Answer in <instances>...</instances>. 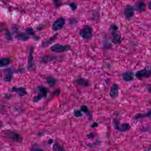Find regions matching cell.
Returning a JSON list of instances; mask_svg holds the SVG:
<instances>
[{
    "mask_svg": "<svg viewBox=\"0 0 151 151\" xmlns=\"http://www.w3.org/2000/svg\"><path fill=\"white\" fill-rule=\"evenodd\" d=\"M43 98H44L42 95L40 94V93H38L37 96H35L33 98V102H34V103L35 104V103H37L40 102Z\"/></svg>",
    "mask_w": 151,
    "mask_h": 151,
    "instance_id": "d4e9b609",
    "label": "cell"
},
{
    "mask_svg": "<svg viewBox=\"0 0 151 151\" xmlns=\"http://www.w3.org/2000/svg\"><path fill=\"white\" fill-rule=\"evenodd\" d=\"M73 114H74L75 117H77V118L81 117L83 115L82 112L80 110H74V112H73Z\"/></svg>",
    "mask_w": 151,
    "mask_h": 151,
    "instance_id": "4316f807",
    "label": "cell"
},
{
    "mask_svg": "<svg viewBox=\"0 0 151 151\" xmlns=\"http://www.w3.org/2000/svg\"><path fill=\"white\" fill-rule=\"evenodd\" d=\"M145 7H146V5H145L144 2L142 1H140L136 4L134 7V9L135 11H136L138 12H142L144 11Z\"/></svg>",
    "mask_w": 151,
    "mask_h": 151,
    "instance_id": "9a60e30c",
    "label": "cell"
},
{
    "mask_svg": "<svg viewBox=\"0 0 151 151\" xmlns=\"http://www.w3.org/2000/svg\"><path fill=\"white\" fill-rule=\"evenodd\" d=\"M47 83L51 88H53L56 84L57 80L52 76H48L46 78Z\"/></svg>",
    "mask_w": 151,
    "mask_h": 151,
    "instance_id": "d6986e66",
    "label": "cell"
},
{
    "mask_svg": "<svg viewBox=\"0 0 151 151\" xmlns=\"http://www.w3.org/2000/svg\"><path fill=\"white\" fill-rule=\"evenodd\" d=\"M10 59L9 58H4L0 59V67H5L10 63Z\"/></svg>",
    "mask_w": 151,
    "mask_h": 151,
    "instance_id": "603a6c76",
    "label": "cell"
},
{
    "mask_svg": "<svg viewBox=\"0 0 151 151\" xmlns=\"http://www.w3.org/2000/svg\"><path fill=\"white\" fill-rule=\"evenodd\" d=\"M113 125L114 128L120 132H127L131 129V126L129 123H120L116 119L114 120Z\"/></svg>",
    "mask_w": 151,
    "mask_h": 151,
    "instance_id": "5b68a950",
    "label": "cell"
},
{
    "mask_svg": "<svg viewBox=\"0 0 151 151\" xmlns=\"http://www.w3.org/2000/svg\"><path fill=\"white\" fill-rule=\"evenodd\" d=\"M16 38L17 40H19L23 41H27L29 39V37L28 35L26 34V33H19L16 35Z\"/></svg>",
    "mask_w": 151,
    "mask_h": 151,
    "instance_id": "ffe728a7",
    "label": "cell"
},
{
    "mask_svg": "<svg viewBox=\"0 0 151 151\" xmlns=\"http://www.w3.org/2000/svg\"><path fill=\"white\" fill-rule=\"evenodd\" d=\"M135 74L134 73L130 71L125 72L122 73V78L124 81L129 82L134 80Z\"/></svg>",
    "mask_w": 151,
    "mask_h": 151,
    "instance_id": "7c38bea8",
    "label": "cell"
},
{
    "mask_svg": "<svg viewBox=\"0 0 151 151\" xmlns=\"http://www.w3.org/2000/svg\"><path fill=\"white\" fill-rule=\"evenodd\" d=\"M97 126V123H93V125H92V126H91V127H96Z\"/></svg>",
    "mask_w": 151,
    "mask_h": 151,
    "instance_id": "f546056e",
    "label": "cell"
},
{
    "mask_svg": "<svg viewBox=\"0 0 151 151\" xmlns=\"http://www.w3.org/2000/svg\"><path fill=\"white\" fill-rule=\"evenodd\" d=\"M7 137L10 140L18 143H20L23 141V138L21 135L16 132H8L7 133Z\"/></svg>",
    "mask_w": 151,
    "mask_h": 151,
    "instance_id": "ba28073f",
    "label": "cell"
},
{
    "mask_svg": "<svg viewBox=\"0 0 151 151\" xmlns=\"http://www.w3.org/2000/svg\"><path fill=\"white\" fill-rule=\"evenodd\" d=\"M148 151V150H144V151Z\"/></svg>",
    "mask_w": 151,
    "mask_h": 151,
    "instance_id": "1f68e13d",
    "label": "cell"
},
{
    "mask_svg": "<svg viewBox=\"0 0 151 151\" xmlns=\"http://www.w3.org/2000/svg\"><path fill=\"white\" fill-rule=\"evenodd\" d=\"M119 87L118 84L114 83L110 89V97L112 99H116L119 96Z\"/></svg>",
    "mask_w": 151,
    "mask_h": 151,
    "instance_id": "30bf717a",
    "label": "cell"
},
{
    "mask_svg": "<svg viewBox=\"0 0 151 151\" xmlns=\"http://www.w3.org/2000/svg\"><path fill=\"white\" fill-rule=\"evenodd\" d=\"M119 27L115 24H111L109 28V32L112 36L111 41L114 44L120 43L121 42V35L119 33Z\"/></svg>",
    "mask_w": 151,
    "mask_h": 151,
    "instance_id": "6da1fadb",
    "label": "cell"
},
{
    "mask_svg": "<svg viewBox=\"0 0 151 151\" xmlns=\"http://www.w3.org/2000/svg\"><path fill=\"white\" fill-rule=\"evenodd\" d=\"M93 30L91 26L85 25L79 32V35L84 40H89L91 39L93 35Z\"/></svg>",
    "mask_w": 151,
    "mask_h": 151,
    "instance_id": "7a4b0ae2",
    "label": "cell"
},
{
    "mask_svg": "<svg viewBox=\"0 0 151 151\" xmlns=\"http://www.w3.org/2000/svg\"><path fill=\"white\" fill-rule=\"evenodd\" d=\"M11 91L12 92H16L20 97L24 96L27 94L26 89L22 87H13L11 90Z\"/></svg>",
    "mask_w": 151,
    "mask_h": 151,
    "instance_id": "4fadbf2b",
    "label": "cell"
},
{
    "mask_svg": "<svg viewBox=\"0 0 151 151\" xmlns=\"http://www.w3.org/2000/svg\"><path fill=\"white\" fill-rule=\"evenodd\" d=\"M135 76L138 79H147L151 76V64L136 73Z\"/></svg>",
    "mask_w": 151,
    "mask_h": 151,
    "instance_id": "277c9868",
    "label": "cell"
},
{
    "mask_svg": "<svg viewBox=\"0 0 151 151\" xmlns=\"http://www.w3.org/2000/svg\"><path fill=\"white\" fill-rule=\"evenodd\" d=\"M34 48L31 47L29 50V55L27 58V68L29 71H32L35 68V63L33 57Z\"/></svg>",
    "mask_w": 151,
    "mask_h": 151,
    "instance_id": "52a82bcc",
    "label": "cell"
},
{
    "mask_svg": "<svg viewBox=\"0 0 151 151\" xmlns=\"http://www.w3.org/2000/svg\"><path fill=\"white\" fill-rule=\"evenodd\" d=\"M53 151H66L65 148L58 142H55L53 145Z\"/></svg>",
    "mask_w": 151,
    "mask_h": 151,
    "instance_id": "7402d4cb",
    "label": "cell"
},
{
    "mask_svg": "<svg viewBox=\"0 0 151 151\" xmlns=\"http://www.w3.org/2000/svg\"><path fill=\"white\" fill-rule=\"evenodd\" d=\"M68 5L70 6L72 11H74L76 10V9H77V5L75 2L70 3L68 4Z\"/></svg>",
    "mask_w": 151,
    "mask_h": 151,
    "instance_id": "83f0119b",
    "label": "cell"
},
{
    "mask_svg": "<svg viewBox=\"0 0 151 151\" xmlns=\"http://www.w3.org/2000/svg\"><path fill=\"white\" fill-rule=\"evenodd\" d=\"M25 33L28 36H32L34 38L35 40H38L40 39V37L36 34L35 31L31 27H28L25 29Z\"/></svg>",
    "mask_w": 151,
    "mask_h": 151,
    "instance_id": "ac0fdd59",
    "label": "cell"
},
{
    "mask_svg": "<svg viewBox=\"0 0 151 151\" xmlns=\"http://www.w3.org/2000/svg\"><path fill=\"white\" fill-rule=\"evenodd\" d=\"M151 119V109L149 110L148 112L146 113H138L134 116V119L138 120H142L143 119Z\"/></svg>",
    "mask_w": 151,
    "mask_h": 151,
    "instance_id": "5bb4252c",
    "label": "cell"
},
{
    "mask_svg": "<svg viewBox=\"0 0 151 151\" xmlns=\"http://www.w3.org/2000/svg\"><path fill=\"white\" fill-rule=\"evenodd\" d=\"M148 7H149V9H150L151 10V1L148 4Z\"/></svg>",
    "mask_w": 151,
    "mask_h": 151,
    "instance_id": "4dcf8cb0",
    "label": "cell"
},
{
    "mask_svg": "<svg viewBox=\"0 0 151 151\" xmlns=\"http://www.w3.org/2000/svg\"><path fill=\"white\" fill-rule=\"evenodd\" d=\"M135 9L134 7L130 4H127L124 11V15L127 19H130L134 17Z\"/></svg>",
    "mask_w": 151,
    "mask_h": 151,
    "instance_id": "9c48e42d",
    "label": "cell"
},
{
    "mask_svg": "<svg viewBox=\"0 0 151 151\" xmlns=\"http://www.w3.org/2000/svg\"><path fill=\"white\" fill-rule=\"evenodd\" d=\"M80 110L82 112L84 113V114H86L88 117L91 118V113L90 111L89 110L88 108V106L86 105H82L81 106Z\"/></svg>",
    "mask_w": 151,
    "mask_h": 151,
    "instance_id": "cb8c5ba5",
    "label": "cell"
},
{
    "mask_svg": "<svg viewBox=\"0 0 151 151\" xmlns=\"http://www.w3.org/2000/svg\"><path fill=\"white\" fill-rule=\"evenodd\" d=\"M31 151H43V150L39 147H34L32 148Z\"/></svg>",
    "mask_w": 151,
    "mask_h": 151,
    "instance_id": "f1b7e54d",
    "label": "cell"
},
{
    "mask_svg": "<svg viewBox=\"0 0 151 151\" xmlns=\"http://www.w3.org/2000/svg\"><path fill=\"white\" fill-rule=\"evenodd\" d=\"M37 91L38 93H40L44 96V98L47 97L49 92L48 88L42 85L38 86L37 88Z\"/></svg>",
    "mask_w": 151,
    "mask_h": 151,
    "instance_id": "2e32d148",
    "label": "cell"
},
{
    "mask_svg": "<svg viewBox=\"0 0 151 151\" xmlns=\"http://www.w3.org/2000/svg\"><path fill=\"white\" fill-rule=\"evenodd\" d=\"M12 78V74L10 72H7L6 73V74L4 78V80L5 81L10 82L11 81Z\"/></svg>",
    "mask_w": 151,
    "mask_h": 151,
    "instance_id": "484cf974",
    "label": "cell"
},
{
    "mask_svg": "<svg viewBox=\"0 0 151 151\" xmlns=\"http://www.w3.org/2000/svg\"><path fill=\"white\" fill-rule=\"evenodd\" d=\"M65 24V19L63 17H60L52 24V29L54 31L61 30Z\"/></svg>",
    "mask_w": 151,
    "mask_h": 151,
    "instance_id": "8992f818",
    "label": "cell"
},
{
    "mask_svg": "<svg viewBox=\"0 0 151 151\" xmlns=\"http://www.w3.org/2000/svg\"><path fill=\"white\" fill-rule=\"evenodd\" d=\"M58 35V33H56L54 34L53 36L50 37L49 39L42 42V47H48L50 45H51L57 39Z\"/></svg>",
    "mask_w": 151,
    "mask_h": 151,
    "instance_id": "8fae6325",
    "label": "cell"
},
{
    "mask_svg": "<svg viewBox=\"0 0 151 151\" xmlns=\"http://www.w3.org/2000/svg\"><path fill=\"white\" fill-rule=\"evenodd\" d=\"M75 82L76 83H77L78 85L84 86V87H88L90 85L89 82L88 81L84 79V78H76L75 80Z\"/></svg>",
    "mask_w": 151,
    "mask_h": 151,
    "instance_id": "e0dca14e",
    "label": "cell"
},
{
    "mask_svg": "<svg viewBox=\"0 0 151 151\" xmlns=\"http://www.w3.org/2000/svg\"><path fill=\"white\" fill-rule=\"evenodd\" d=\"M57 58L55 56L46 55L43 56L42 58V62L43 63H47L49 62L54 61Z\"/></svg>",
    "mask_w": 151,
    "mask_h": 151,
    "instance_id": "44dd1931",
    "label": "cell"
},
{
    "mask_svg": "<svg viewBox=\"0 0 151 151\" xmlns=\"http://www.w3.org/2000/svg\"><path fill=\"white\" fill-rule=\"evenodd\" d=\"M50 50L55 53H63L71 50V47L69 45H63L60 43H56L51 46Z\"/></svg>",
    "mask_w": 151,
    "mask_h": 151,
    "instance_id": "3957f363",
    "label": "cell"
}]
</instances>
